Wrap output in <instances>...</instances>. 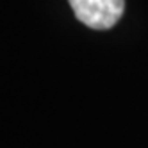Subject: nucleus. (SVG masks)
Instances as JSON below:
<instances>
[{"label": "nucleus", "mask_w": 148, "mask_h": 148, "mask_svg": "<svg viewBox=\"0 0 148 148\" xmlns=\"http://www.w3.org/2000/svg\"><path fill=\"white\" fill-rule=\"evenodd\" d=\"M77 20L95 30H107L118 23L125 0H68Z\"/></svg>", "instance_id": "nucleus-1"}]
</instances>
